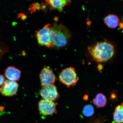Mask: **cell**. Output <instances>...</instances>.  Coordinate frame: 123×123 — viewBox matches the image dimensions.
<instances>
[{
    "label": "cell",
    "instance_id": "1",
    "mask_svg": "<svg viewBox=\"0 0 123 123\" xmlns=\"http://www.w3.org/2000/svg\"><path fill=\"white\" fill-rule=\"evenodd\" d=\"M88 50L93 60L98 62H105L110 60L115 54L114 45L107 41L97 42Z\"/></svg>",
    "mask_w": 123,
    "mask_h": 123
},
{
    "label": "cell",
    "instance_id": "2",
    "mask_svg": "<svg viewBox=\"0 0 123 123\" xmlns=\"http://www.w3.org/2000/svg\"><path fill=\"white\" fill-rule=\"evenodd\" d=\"M50 37L54 46L58 48L65 47L71 37V33L65 26L54 24L51 27Z\"/></svg>",
    "mask_w": 123,
    "mask_h": 123
},
{
    "label": "cell",
    "instance_id": "3",
    "mask_svg": "<svg viewBox=\"0 0 123 123\" xmlns=\"http://www.w3.org/2000/svg\"><path fill=\"white\" fill-rule=\"evenodd\" d=\"M58 77L60 82L68 87L74 86L78 80L76 70L72 67L63 69Z\"/></svg>",
    "mask_w": 123,
    "mask_h": 123
},
{
    "label": "cell",
    "instance_id": "4",
    "mask_svg": "<svg viewBox=\"0 0 123 123\" xmlns=\"http://www.w3.org/2000/svg\"><path fill=\"white\" fill-rule=\"evenodd\" d=\"M51 27L50 24H47L41 30L35 32V37L40 45L48 48L54 47L50 37Z\"/></svg>",
    "mask_w": 123,
    "mask_h": 123
},
{
    "label": "cell",
    "instance_id": "5",
    "mask_svg": "<svg viewBox=\"0 0 123 123\" xmlns=\"http://www.w3.org/2000/svg\"><path fill=\"white\" fill-rule=\"evenodd\" d=\"M57 104L55 101L42 99L38 103V110L43 116L52 115L57 113L56 108Z\"/></svg>",
    "mask_w": 123,
    "mask_h": 123
},
{
    "label": "cell",
    "instance_id": "6",
    "mask_svg": "<svg viewBox=\"0 0 123 123\" xmlns=\"http://www.w3.org/2000/svg\"><path fill=\"white\" fill-rule=\"evenodd\" d=\"M39 94L43 99L50 101H54L59 97L57 88L54 84L42 86L40 91Z\"/></svg>",
    "mask_w": 123,
    "mask_h": 123
},
{
    "label": "cell",
    "instance_id": "7",
    "mask_svg": "<svg viewBox=\"0 0 123 123\" xmlns=\"http://www.w3.org/2000/svg\"><path fill=\"white\" fill-rule=\"evenodd\" d=\"M39 79L42 86L54 84L56 78L53 70L50 67L44 66L39 75Z\"/></svg>",
    "mask_w": 123,
    "mask_h": 123
},
{
    "label": "cell",
    "instance_id": "8",
    "mask_svg": "<svg viewBox=\"0 0 123 123\" xmlns=\"http://www.w3.org/2000/svg\"><path fill=\"white\" fill-rule=\"evenodd\" d=\"M19 86V84L16 82L6 80L0 87V93L5 96H14L17 94Z\"/></svg>",
    "mask_w": 123,
    "mask_h": 123
},
{
    "label": "cell",
    "instance_id": "9",
    "mask_svg": "<svg viewBox=\"0 0 123 123\" xmlns=\"http://www.w3.org/2000/svg\"><path fill=\"white\" fill-rule=\"evenodd\" d=\"M21 71L14 66H9L4 71V75L8 80L16 82L19 80L21 75Z\"/></svg>",
    "mask_w": 123,
    "mask_h": 123
},
{
    "label": "cell",
    "instance_id": "10",
    "mask_svg": "<svg viewBox=\"0 0 123 123\" xmlns=\"http://www.w3.org/2000/svg\"><path fill=\"white\" fill-rule=\"evenodd\" d=\"M70 3V1L67 0H47L45 1L46 5L51 10L58 9L60 11H62L63 7Z\"/></svg>",
    "mask_w": 123,
    "mask_h": 123
},
{
    "label": "cell",
    "instance_id": "11",
    "mask_svg": "<svg viewBox=\"0 0 123 123\" xmlns=\"http://www.w3.org/2000/svg\"><path fill=\"white\" fill-rule=\"evenodd\" d=\"M119 17L115 14H109L104 19L105 24L108 27L111 29H115L119 25Z\"/></svg>",
    "mask_w": 123,
    "mask_h": 123
},
{
    "label": "cell",
    "instance_id": "12",
    "mask_svg": "<svg viewBox=\"0 0 123 123\" xmlns=\"http://www.w3.org/2000/svg\"><path fill=\"white\" fill-rule=\"evenodd\" d=\"M93 103L97 107L103 108L106 105L107 100L106 97L101 93H99L93 100Z\"/></svg>",
    "mask_w": 123,
    "mask_h": 123
},
{
    "label": "cell",
    "instance_id": "13",
    "mask_svg": "<svg viewBox=\"0 0 123 123\" xmlns=\"http://www.w3.org/2000/svg\"><path fill=\"white\" fill-rule=\"evenodd\" d=\"M123 103L115 108L113 114V121L115 123H123Z\"/></svg>",
    "mask_w": 123,
    "mask_h": 123
},
{
    "label": "cell",
    "instance_id": "14",
    "mask_svg": "<svg viewBox=\"0 0 123 123\" xmlns=\"http://www.w3.org/2000/svg\"><path fill=\"white\" fill-rule=\"evenodd\" d=\"M94 109L91 105H87L84 106L83 109L82 113L84 116L87 117H91L94 113Z\"/></svg>",
    "mask_w": 123,
    "mask_h": 123
},
{
    "label": "cell",
    "instance_id": "15",
    "mask_svg": "<svg viewBox=\"0 0 123 123\" xmlns=\"http://www.w3.org/2000/svg\"><path fill=\"white\" fill-rule=\"evenodd\" d=\"M41 6L38 3H36L32 4L30 8V10L31 11L34 12L36 11L37 10H39L41 8Z\"/></svg>",
    "mask_w": 123,
    "mask_h": 123
},
{
    "label": "cell",
    "instance_id": "16",
    "mask_svg": "<svg viewBox=\"0 0 123 123\" xmlns=\"http://www.w3.org/2000/svg\"><path fill=\"white\" fill-rule=\"evenodd\" d=\"M5 81V77L3 75L0 74V86L4 84Z\"/></svg>",
    "mask_w": 123,
    "mask_h": 123
},
{
    "label": "cell",
    "instance_id": "17",
    "mask_svg": "<svg viewBox=\"0 0 123 123\" xmlns=\"http://www.w3.org/2000/svg\"><path fill=\"white\" fill-rule=\"evenodd\" d=\"M104 67V65L100 63L98 64L97 67L98 70L99 71H100Z\"/></svg>",
    "mask_w": 123,
    "mask_h": 123
},
{
    "label": "cell",
    "instance_id": "18",
    "mask_svg": "<svg viewBox=\"0 0 123 123\" xmlns=\"http://www.w3.org/2000/svg\"><path fill=\"white\" fill-rule=\"evenodd\" d=\"M116 94L114 93H111V97L112 99H116Z\"/></svg>",
    "mask_w": 123,
    "mask_h": 123
},
{
    "label": "cell",
    "instance_id": "19",
    "mask_svg": "<svg viewBox=\"0 0 123 123\" xmlns=\"http://www.w3.org/2000/svg\"><path fill=\"white\" fill-rule=\"evenodd\" d=\"M21 17V19L23 20H25L26 18V16H25V15L22 14H20V16Z\"/></svg>",
    "mask_w": 123,
    "mask_h": 123
},
{
    "label": "cell",
    "instance_id": "20",
    "mask_svg": "<svg viewBox=\"0 0 123 123\" xmlns=\"http://www.w3.org/2000/svg\"><path fill=\"white\" fill-rule=\"evenodd\" d=\"M83 98L85 100H87L88 98V95H84L83 97Z\"/></svg>",
    "mask_w": 123,
    "mask_h": 123
},
{
    "label": "cell",
    "instance_id": "21",
    "mask_svg": "<svg viewBox=\"0 0 123 123\" xmlns=\"http://www.w3.org/2000/svg\"><path fill=\"white\" fill-rule=\"evenodd\" d=\"M119 27L121 29L123 28V23L122 22L119 23Z\"/></svg>",
    "mask_w": 123,
    "mask_h": 123
},
{
    "label": "cell",
    "instance_id": "22",
    "mask_svg": "<svg viewBox=\"0 0 123 123\" xmlns=\"http://www.w3.org/2000/svg\"><path fill=\"white\" fill-rule=\"evenodd\" d=\"M4 109V107L3 106L0 107V111H2Z\"/></svg>",
    "mask_w": 123,
    "mask_h": 123
}]
</instances>
